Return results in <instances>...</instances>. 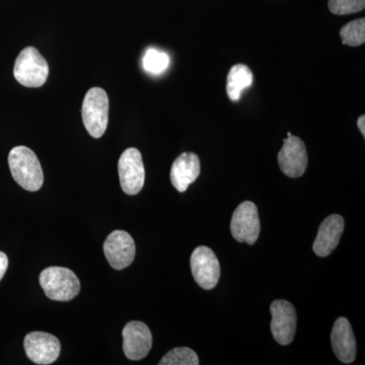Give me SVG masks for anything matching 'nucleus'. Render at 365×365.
I'll return each mask as SVG.
<instances>
[{
  "instance_id": "obj_19",
  "label": "nucleus",
  "mask_w": 365,
  "mask_h": 365,
  "mask_svg": "<svg viewBox=\"0 0 365 365\" xmlns=\"http://www.w3.org/2000/svg\"><path fill=\"white\" fill-rule=\"evenodd\" d=\"M160 365H198L199 359L196 352L188 347H178L168 352Z\"/></svg>"
},
{
  "instance_id": "obj_17",
  "label": "nucleus",
  "mask_w": 365,
  "mask_h": 365,
  "mask_svg": "<svg viewBox=\"0 0 365 365\" xmlns=\"http://www.w3.org/2000/svg\"><path fill=\"white\" fill-rule=\"evenodd\" d=\"M343 44L356 47L365 42V20L364 18L350 21L340 31Z\"/></svg>"
},
{
  "instance_id": "obj_20",
  "label": "nucleus",
  "mask_w": 365,
  "mask_h": 365,
  "mask_svg": "<svg viewBox=\"0 0 365 365\" xmlns=\"http://www.w3.org/2000/svg\"><path fill=\"white\" fill-rule=\"evenodd\" d=\"M329 11L337 16L356 14L364 11L365 0H329Z\"/></svg>"
},
{
  "instance_id": "obj_10",
  "label": "nucleus",
  "mask_w": 365,
  "mask_h": 365,
  "mask_svg": "<svg viewBox=\"0 0 365 365\" xmlns=\"http://www.w3.org/2000/svg\"><path fill=\"white\" fill-rule=\"evenodd\" d=\"M307 153L306 144L299 137L287 133L282 148L278 153V163L281 170L289 178H299L307 170Z\"/></svg>"
},
{
  "instance_id": "obj_7",
  "label": "nucleus",
  "mask_w": 365,
  "mask_h": 365,
  "mask_svg": "<svg viewBox=\"0 0 365 365\" xmlns=\"http://www.w3.org/2000/svg\"><path fill=\"white\" fill-rule=\"evenodd\" d=\"M190 265L194 279L199 287L210 290L217 285L220 278V265L212 250L205 246L194 250Z\"/></svg>"
},
{
  "instance_id": "obj_5",
  "label": "nucleus",
  "mask_w": 365,
  "mask_h": 365,
  "mask_svg": "<svg viewBox=\"0 0 365 365\" xmlns=\"http://www.w3.org/2000/svg\"><path fill=\"white\" fill-rule=\"evenodd\" d=\"M120 184L127 195H136L143 190L145 170L140 151L130 148L124 151L118 163Z\"/></svg>"
},
{
  "instance_id": "obj_13",
  "label": "nucleus",
  "mask_w": 365,
  "mask_h": 365,
  "mask_svg": "<svg viewBox=\"0 0 365 365\" xmlns=\"http://www.w3.org/2000/svg\"><path fill=\"white\" fill-rule=\"evenodd\" d=\"M333 351L341 362L352 364L356 357V341L349 321L346 318L336 319L331 333Z\"/></svg>"
},
{
  "instance_id": "obj_14",
  "label": "nucleus",
  "mask_w": 365,
  "mask_h": 365,
  "mask_svg": "<svg viewBox=\"0 0 365 365\" xmlns=\"http://www.w3.org/2000/svg\"><path fill=\"white\" fill-rule=\"evenodd\" d=\"M344 220L339 215L328 216L319 225L318 235L314 242V252L317 256H329L339 244L344 230Z\"/></svg>"
},
{
  "instance_id": "obj_21",
  "label": "nucleus",
  "mask_w": 365,
  "mask_h": 365,
  "mask_svg": "<svg viewBox=\"0 0 365 365\" xmlns=\"http://www.w3.org/2000/svg\"><path fill=\"white\" fill-rule=\"evenodd\" d=\"M7 267H9V259H7V256L4 252H0V280L6 274Z\"/></svg>"
},
{
  "instance_id": "obj_15",
  "label": "nucleus",
  "mask_w": 365,
  "mask_h": 365,
  "mask_svg": "<svg viewBox=\"0 0 365 365\" xmlns=\"http://www.w3.org/2000/svg\"><path fill=\"white\" fill-rule=\"evenodd\" d=\"M200 160L194 153H184L175 160L170 170V182L178 191H186L200 175Z\"/></svg>"
},
{
  "instance_id": "obj_6",
  "label": "nucleus",
  "mask_w": 365,
  "mask_h": 365,
  "mask_svg": "<svg viewBox=\"0 0 365 365\" xmlns=\"http://www.w3.org/2000/svg\"><path fill=\"white\" fill-rule=\"evenodd\" d=\"M232 237L239 242L254 245L260 235L261 225L258 208L251 201L240 204L230 222Z\"/></svg>"
},
{
  "instance_id": "obj_8",
  "label": "nucleus",
  "mask_w": 365,
  "mask_h": 365,
  "mask_svg": "<svg viewBox=\"0 0 365 365\" xmlns=\"http://www.w3.org/2000/svg\"><path fill=\"white\" fill-rule=\"evenodd\" d=\"M272 321L271 333L280 345H289L294 341L297 331V312L287 300H275L270 306Z\"/></svg>"
},
{
  "instance_id": "obj_1",
  "label": "nucleus",
  "mask_w": 365,
  "mask_h": 365,
  "mask_svg": "<svg viewBox=\"0 0 365 365\" xmlns=\"http://www.w3.org/2000/svg\"><path fill=\"white\" fill-rule=\"evenodd\" d=\"M9 170L14 181L26 190L35 192L44 182V174L37 155L26 146H16L9 155Z\"/></svg>"
},
{
  "instance_id": "obj_22",
  "label": "nucleus",
  "mask_w": 365,
  "mask_h": 365,
  "mask_svg": "<svg viewBox=\"0 0 365 365\" xmlns=\"http://www.w3.org/2000/svg\"><path fill=\"white\" fill-rule=\"evenodd\" d=\"M357 126H359L360 132H361L362 135L365 136V116L362 115L359 118V121H357Z\"/></svg>"
},
{
  "instance_id": "obj_4",
  "label": "nucleus",
  "mask_w": 365,
  "mask_h": 365,
  "mask_svg": "<svg viewBox=\"0 0 365 365\" xmlns=\"http://www.w3.org/2000/svg\"><path fill=\"white\" fill-rule=\"evenodd\" d=\"M14 76L21 86L40 88L47 81L49 66L36 48L26 47L16 60Z\"/></svg>"
},
{
  "instance_id": "obj_12",
  "label": "nucleus",
  "mask_w": 365,
  "mask_h": 365,
  "mask_svg": "<svg viewBox=\"0 0 365 365\" xmlns=\"http://www.w3.org/2000/svg\"><path fill=\"white\" fill-rule=\"evenodd\" d=\"M153 346L150 328L143 322L133 321L123 329V350L127 359L140 360L148 356Z\"/></svg>"
},
{
  "instance_id": "obj_2",
  "label": "nucleus",
  "mask_w": 365,
  "mask_h": 365,
  "mask_svg": "<svg viewBox=\"0 0 365 365\" xmlns=\"http://www.w3.org/2000/svg\"><path fill=\"white\" fill-rule=\"evenodd\" d=\"M40 284L50 299L69 302L81 292V282L71 269L58 267L46 268L40 274Z\"/></svg>"
},
{
  "instance_id": "obj_11",
  "label": "nucleus",
  "mask_w": 365,
  "mask_h": 365,
  "mask_svg": "<svg viewBox=\"0 0 365 365\" xmlns=\"http://www.w3.org/2000/svg\"><path fill=\"white\" fill-rule=\"evenodd\" d=\"M26 356L36 364H51L60 355L59 340L45 332L29 333L24 340Z\"/></svg>"
},
{
  "instance_id": "obj_3",
  "label": "nucleus",
  "mask_w": 365,
  "mask_h": 365,
  "mask_svg": "<svg viewBox=\"0 0 365 365\" xmlns=\"http://www.w3.org/2000/svg\"><path fill=\"white\" fill-rule=\"evenodd\" d=\"M81 113L88 134L93 138L104 135L109 122V98L107 93L101 88H91L83 100Z\"/></svg>"
},
{
  "instance_id": "obj_9",
  "label": "nucleus",
  "mask_w": 365,
  "mask_h": 365,
  "mask_svg": "<svg viewBox=\"0 0 365 365\" xmlns=\"http://www.w3.org/2000/svg\"><path fill=\"white\" fill-rule=\"evenodd\" d=\"M106 259L115 270L128 267L135 258V242L128 232L114 230L104 242Z\"/></svg>"
},
{
  "instance_id": "obj_16",
  "label": "nucleus",
  "mask_w": 365,
  "mask_h": 365,
  "mask_svg": "<svg viewBox=\"0 0 365 365\" xmlns=\"http://www.w3.org/2000/svg\"><path fill=\"white\" fill-rule=\"evenodd\" d=\"M253 72L245 64H237L228 72L227 93L230 100L237 102L242 97V91L253 83Z\"/></svg>"
},
{
  "instance_id": "obj_18",
  "label": "nucleus",
  "mask_w": 365,
  "mask_h": 365,
  "mask_svg": "<svg viewBox=\"0 0 365 365\" xmlns=\"http://www.w3.org/2000/svg\"><path fill=\"white\" fill-rule=\"evenodd\" d=\"M144 71L148 73L162 74L170 66V57L165 52L150 48L144 54L143 60Z\"/></svg>"
}]
</instances>
